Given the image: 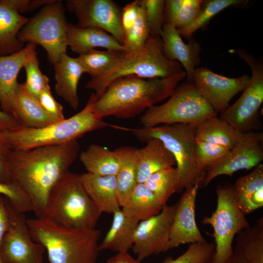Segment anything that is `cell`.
Segmentation results:
<instances>
[{"label": "cell", "mask_w": 263, "mask_h": 263, "mask_svg": "<svg viewBox=\"0 0 263 263\" xmlns=\"http://www.w3.org/2000/svg\"><path fill=\"white\" fill-rule=\"evenodd\" d=\"M125 51L94 49L79 55L77 57L85 73L94 77L103 75L112 68L123 57Z\"/></svg>", "instance_id": "34"}, {"label": "cell", "mask_w": 263, "mask_h": 263, "mask_svg": "<svg viewBox=\"0 0 263 263\" xmlns=\"http://www.w3.org/2000/svg\"><path fill=\"white\" fill-rule=\"evenodd\" d=\"M33 240L45 248L50 263H96L101 231L58 225L45 218L27 219Z\"/></svg>", "instance_id": "3"}, {"label": "cell", "mask_w": 263, "mask_h": 263, "mask_svg": "<svg viewBox=\"0 0 263 263\" xmlns=\"http://www.w3.org/2000/svg\"><path fill=\"white\" fill-rule=\"evenodd\" d=\"M53 65L56 94L72 109H77L79 104L78 84L85 73L82 65L77 57H72L66 53L62 54Z\"/></svg>", "instance_id": "21"}, {"label": "cell", "mask_w": 263, "mask_h": 263, "mask_svg": "<svg viewBox=\"0 0 263 263\" xmlns=\"http://www.w3.org/2000/svg\"><path fill=\"white\" fill-rule=\"evenodd\" d=\"M117 149L121 157V165L116 175V192L120 206L122 207L128 203L137 184L136 176L137 149L121 147Z\"/></svg>", "instance_id": "32"}, {"label": "cell", "mask_w": 263, "mask_h": 263, "mask_svg": "<svg viewBox=\"0 0 263 263\" xmlns=\"http://www.w3.org/2000/svg\"><path fill=\"white\" fill-rule=\"evenodd\" d=\"M7 200L10 225L0 246L2 263H43L44 247L32 238L25 214L16 211Z\"/></svg>", "instance_id": "12"}, {"label": "cell", "mask_w": 263, "mask_h": 263, "mask_svg": "<svg viewBox=\"0 0 263 263\" xmlns=\"http://www.w3.org/2000/svg\"><path fill=\"white\" fill-rule=\"evenodd\" d=\"M215 249V244L207 241L191 244L188 249L177 258H168L163 263H209Z\"/></svg>", "instance_id": "38"}, {"label": "cell", "mask_w": 263, "mask_h": 263, "mask_svg": "<svg viewBox=\"0 0 263 263\" xmlns=\"http://www.w3.org/2000/svg\"><path fill=\"white\" fill-rule=\"evenodd\" d=\"M67 9L77 19V26L95 27L113 36L123 45L124 33L121 22V11L111 0H69Z\"/></svg>", "instance_id": "15"}, {"label": "cell", "mask_w": 263, "mask_h": 263, "mask_svg": "<svg viewBox=\"0 0 263 263\" xmlns=\"http://www.w3.org/2000/svg\"><path fill=\"white\" fill-rule=\"evenodd\" d=\"M139 222L127 215L121 209L113 213L111 226L99 244L100 250L125 252L132 248Z\"/></svg>", "instance_id": "27"}, {"label": "cell", "mask_w": 263, "mask_h": 263, "mask_svg": "<svg viewBox=\"0 0 263 263\" xmlns=\"http://www.w3.org/2000/svg\"><path fill=\"white\" fill-rule=\"evenodd\" d=\"M0 195L7 199L17 211L25 213L34 211L32 202L28 194L16 183L0 182Z\"/></svg>", "instance_id": "39"}, {"label": "cell", "mask_w": 263, "mask_h": 263, "mask_svg": "<svg viewBox=\"0 0 263 263\" xmlns=\"http://www.w3.org/2000/svg\"><path fill=\"white\" fill-rule=\"evenodd\" d=\"M10 225V215L7 200L4 196L0 195V246L2 240ZM0 263H2L0 257Z\"/></svg>", "instance_id": "47"}, {"label": "cell", "mask_w": 263, "mask_h": 263, "mask_svg": "<svg viewBox=\"0 0 263 263\" xmlns=\"http://www.w3.org/2000/svg\"><path fill=\"white\" fill-rule=\"evenodd\" d=\"M183 0H165L164 18V23L172 24L180 11Z\"/></svg>", "instance_id": "48"}, {"label": "cell", "mask_w": 263, "mask_h": 263, "mask_svg": "<svg viewBox=\"0 0 263 263\" xmlns=\"http://www.w3.org/2000/svg\"><path fill=\"white\" fill-rule=\"evenodd\" d=\"M139 8L138 0L132 1L125 5L121 11V22L125 33L134 24L138 16Z\"/></svg>", "instance_id": "45"}, {"label": "cell", "mask_w": 263, "mask_h": 263, "mask_svg": "<svg viewBox=\"0 0 263 263\" xmlns=\"http://www.w3.org/2000/svg\"><path fill=\"white\" fill-rule=\"evenodd\" d=\"M106 263H141L137 259L132 257L128 252H118L110 258Z\"/></svg>", "instance_id": "50"}, {"label": "cell", "mask_w": 263, "mask_h": 263, "mask_svg": "<svg viewBox=\"0 0 263 263\" xmlns=\"http://www.w3.org/2000/svg\"><path fill=\"white\" fill-rule=\"evenodd\" d=\"M77 140L26 150H11L8 168L11 181L29 196L36 217H43L50 193L79 155Z\"/></svg>", "instance_id": "1"}, {"label": "cell", "mask_w": 263, "mask_h": 263, "mask_svg": "<svg viewBox=\"0 0 263 263\" xmlns=\"http://www.w3.org/2000/svg\"><path fill=\"white\" fill-rule=\"evenodd\" d=\"M139 8L137 19L132 27L124 33L123 46L126 51L134 52L145 44L150 33L146 22L143 7L138 0Z\"/></svg>", "instance_id": "37"}, {"label": "cell", "mask_w": 263, "mask_h": 263, "mask_svg": "<svg viewBox=\"0 0 263 263\" xmlns=\"http://www.w3.org/2000/svg\"><path fill=\"white\" fill-rule=\"evenodd\" d=\"M199 185L185 189L179 201L172 224L168 250L185 244H194L206 241L196 222L195 201Z\"/></svg>", "instance_id": "17"}, {"label": "cell", "mask_w": 263, "mask_h": 263, "mask_svg": "<svg viewBox=\"0 0 263 263\" xmlns=\"http://www.w3.org/2000/svg\"><path fill=\"white\" fill-rule=\"evenodd\" d=\"M182 66L164 54L160 36L150 35L144 45L134 52L126 51L120 60L103 75L86 83L85 88L94 91L98 98L109 85L121 77L134 75L144 78H161L181 72Z\"/></svg>", "instance_id": "5"}, {"label": "cell", "mask_w": 263, "mask_h": 263, "mask_svg": "<svg viewBox=\"0 0 263 263\" xmlns=\"http://www.w3.org/2000/svg\"><path fill=\"white\" fill-rule=\"evenodd\" d=\"M229 151L228 149L222 146L195 140V160L199 168L205 172L226 156Z\"/></svg>", "instance_id": "36"}, {"label": "cell", "mask_w": 263, "mask_h": 263, "mask_svg": "<svg viewBox=\"0 0 263 263\" xmlns=\"http://www.w3.org/2000/svg\"><path fill=\"white\" fill-rule=\"evenodd\" d=\"M163 206L144 183H137L122 211L131 218L140 222L158 214Z\"/></svg>", "instance_id": "31"}, {"label": "cell", "mask_w": 263, "mask_h": 263, "mask_svg": "<svg viewBox=\"0 0 263 263\" xmlns=\"http://www.w3.org/2000/svg\"><path fill=\"white\" fill-rule=\"evenodd\" d=\"M5 4L18 13L34 11L52 2L53 0H1Z\"/></svg>", "instance_id": "44"}, {"label": "cell", "mask_w": 263, "mask_h": 263, "mask_svg": "<svg viewBox=\"0 0 263 263\" xmlns=\"http://www.w3.org/2000/svg\"><path fill=\"white\" fill-rule=\"evenodd\" d=\"M80 175L85 190L101 213L113 214L120 209L116 176H99L87 172Z\"/></svg>", "instance_id": "25"}, {"label": "cell", "mask_w": 263, "mask_h": 263, "mask_svg": "<svg viewBox=\"0 0 263 263\" xmlns=\"http://www.w3.org/2000/svg\"><path fill=\"white\" fill-rule=\"evenodd\" d=\"M242 133L217 115L207 118L196 125L195 140L224 146L229 150L238 143Z\"/></svg>", "instance_id": "29"}, {"label": "cell", "mask_w": 263, "mask_h": 263, "mask_svg": "<svg viewBox=\"0 0 263 263\" xmlns=\"http://www.w3.org/2000/svg\"><path fill=\"white\" fill-rule=\"evenodd\" d=\"M68 24L62 1L54 0L29 19L19 33L18 38L23 43L42 46L54 64L67 53Z\"/></svg>", "instance_id": "10"}, {"label": "cell", "mask_w": 263, "mask_h": 263, "mask_svg": "<svg viewBox=\"0 0 263 263\" xmlns=\"http://www.w3.org/2000/svg\"><path fill=\"white\" fill-rule=\"evenodd\" d=\"M10 113L20 127L39 128L59 121L48 113L24 83L19 84Z\"/></svg>", "instance_id": "20"}, {"label": "cell", "mask_w": 263, "mask_h": 263, "mask_svg": "<svg viewBox=\"0 0 263 263\" xmlns=\"http://www.w3.org/2000/svg\"><path fill=\"white\" fill-rule=\"evenodd\" d=\"M217 113L202 97L193 82L178 86L164 103L145 111L140 118L145 127L160 124H187L197 125Z\"/></svg>", "instance_id": "8"}, {"label": "cell", "mask_w": 263, "mask_h": 263, "mask_svg": "<svg viewBox=\"0 0 263 263\" xmlns=\"http://www.w3.org/2000/svg\"><path fill=\"white\" fill-rule=\"evenodd\" d=\"M243 0H211L206 1L197 18L189 25L178 30L181 36L190 37L199 29L204 27L213 17L231 6L245 5Z\"/></svg>", "instance_id": "35"}, {"label": "cell", "mask_w": 263, "mask_h": 263, "mask_svg": "<svg viewBox=\"0 0 263 263\" xmlns=\"http://www.w3.org/2000/svg\"><path fill=\"white\" fill-rule=\"evenodd\" d=\"M142 5L146 22L151 35L160 36L164 24L165 0H139Z\"/></svg>", "instance_id": "41"}, {"label": "cell", "mask_w": 263, "mask_h": 263, "mask_svg": "<svg viewBox=\"0 0 263 263\" xmlns=\"http://www.w3.org/2000/svg\"><path fill=\"white\" fill-rule=\"evenodd\" d=\"M237 204L246 215L263 206V165L238 178L233 185Z\"/></svg>", "instance_id": "26"}, {"label": "cell", "mask_w": 263, "mask_h": 263, "mask_svg": "<svg viewBox=\"0 0 263 263\" xmlns=\"http://www.w3.org/2000/svg\"><path fill=\"white\" fill-rule=\"evenodd\" d=\"M226 263H263V218L239 232Z\"/></svg>", "instance_id": "24"}, {"label": "cell", "mask_w": 263, "mask_h": 263, "mask_svg": "<svg viewBox=\"0 0 263 263\" xmlns=\"http://www.w3.org/2000/svg\"><path fill=\"white\" fill-rule=\"evenodd\" d=\"M101 214L80 174L69 171L51 190L43 217L66 227L93 229Z\"/></svg>", "instance_id": "6"}, {"label": "cell", "mask_w": 263, "mask_h": 263, "mask_svg": "<svg viewBox=\"0 0 263 263\" xmlns=\"http://www.w3.org/2000/svg\"><path fill=\"white\" fill-rule=\"evenodd\" d=\"M67 40L68 47L79 55L97 47L110 50L126 51L124 46L113 36L95 27L80 28L68 23Z\"/></svg>", "instance_id": "23"}, {"label": "cell", "mask_w": 263, "mask_h": 263, "mask_svg": "<svg viewBox=\"0 0 263 263\" xmlns=\"http://www.w3.org/2000/svg\"><path fill=\"white\" fill-rule=\"evenodd\" d=\"M137 149L136 176L137 183H144L154 173L176 165L172 154L159 139L153 138Z\"/></svg>", "instance_id": "22"}, {"label": "cell", "mask_w": 263, "mask_h": 263, "mask_svg": "<svg viewBox=\"0 0 263 263\" xmlns=\"http://www.w3.org/2000/svg\"><path fill=\"white\" fill-rule=\"evenodd\" d=\"M250 67L251 76L246 88L238 99L220 113V118L239 132L244 133L256 130L259 112L263 102V65L244 50H231Z\"/></svg>", "instance_id": "11"}, {"label": "cell", "mask_w": 263, "mask_h": 263, "mask_svg": "<svg viewBox=\"0 0 263 263\" xmlns=\"http://www.w3.org/2000/svg\"><path fill=\"white\" fill-rule=\"evenodd\" d=\"M79 160L87 172L99 176H116L121 165L118 150H111L99 145L92 144L79 154Z\"/></svg>", "instance_id": "30"}, {"label": "cell", "mask_w": 263, "mask_h": 263, "mask_svg": "<svg viewBox=\"0 0 263 263\" xmlns=\"http://www.w3.org/2000/svg\"><path fill=\"white\" fill-rule=\"evenodd\" d=\"M178 203L164 205L158 214L139 222L132 250L142 261L153 255L168 251L172 224Z\"/></svg>", "instance_id": "13"}, {"label": "cell", "mask_w": 263, "mask_h": 263, "mask_svg": "<svg viewBox=\"0 0 263 263\" xmlns=\"http://www.w3.org/2000/svg\"><path fill=\"white\" fill-rule=\"evenodd\" d=\"M163 51L169 60L179 62L185 69L188 82H192L194 71L200 61V46L190 40L185 43L173 24L164 23L160 35Z\"/></svg>", "instance_id": "19"}, {"label": "cell", "mask_w": 263, "mask_h": 263, "mask_svg": "<svg viewBox=\"0 0 263 263\" xmlns=\"http://www.w3.org/2000/svg\"><path fill=\"white\" fill-rule=\"evenodd\" d=\"M19 126L11 114L0 109V131L12 130Z\"/></svg>", "instance_id": "49"}, {"label": "cell", "mask_w": 263, "mask_h": 263, "mask_svg": "<svg viewBox=\"0 0 263 263\" xmlns=\"http://www.w3.org/2000/svg\"><path fill=\"white\" fill-rule=\"evenodd\" d=\"M196 125L187 124L140 127L129 130L139 141L160 140L172 154L176 163L181 191L197 184L200 187L205 175L194 158Z\"/></svg>", "instance_id": "7"}, {"label": "cell", "mask_w": 263, "mask_h": 263, "mask_svg": "<svg viewBox=\"0 0 263 263\" xmlns=\"http://www.w3.org/2000/svg\"><path fill=\"white\" fill-rule=\"evenodd\" d=\"M216 193V208L210 216L204 217L202 223L213 229L215 249L209 263H226L234 238L250 224L237 204L232 185H220Z\"/></svg>", "instance_id": "9"}, {"label": "cell", "mask_w": 263, "mask_h": 263, "mask_svg": "<svg viewBox=\"0 0 263 263\" xmlns=\"http://www.w3.org/2000/svg\"><path fill=\"white\" fill-rule=\"evenodd\" d=\"M144 184L164 206L175 192H180V183L176 167L157 171L150 176Z\"/></svg>", "instance_id": "33"}, {"label": "cell", "mask_w": 263, "mask_h": 263, "mask_svg": "<svg viewBox=\"0 0 263 263\" xmlns=\"http://www.w3.org/2000/svg\"><path fill=\"white\" fill-rule=\"evenodd\" d=\"M11 149L0 138V182H11L8 168V158Z\"/></svg>", "instance_id": "46"}, {"label": "cell", "mask_w": 263, "mask_h": 263, "mask_svg": "<svg viewBox=\"0 0 263 263\" xmlns=\"http://www.w3.org/2000/svg\"><path fill=\"white\" fill-rule=\"evenodd\" d=\"M186 77L183 70L166 78H144L134 75L121 77L95 98L93 110L98 117L103 119L108 116L133 117L169 98Z\"/></svg>", "instance_id": "2"}, {"label": "cell", "mask_w": 263, "mask_h": 263, "mask_svg": "<svg viewBox=\"0 0 263 263\" xmlns=\"http://www.w3.org/2000/svg\"><path fill=\"white\" fill-rule=\"evenodd\" d=\"M38 55L30 60L24 66L26 80L24 83L28 91L38 98L45 89L50 88L49 79L40 70Z\"/></svg>", "instance_id": "40"}, {"label": "cell", "mask_w": 263, "mask_h": 263, "mask_svg": "<svg viewBox=\"0 0 263 263\" xmlns=\"http://www.w3.org/2000/svg\"><path fill=\"white\" fill-rule=\"evenodd\" d=\"M38 99L45 111L56 120L61 121L65 118L63 106L55 99L51 93L50 88L43 90Z\"/></svg>", "instance_id": "43"}, {"label": "cell", "mask_w": 263, "mask_h": 263, "mask_svg": "<svg viewBox=\"0 0 263 263\" xmlns=\"http://www.w3.org/2000/svg\"><path fill=\"white\" fill-rule=\"evenodd\" d=\"M263 134L252 131L243 133L237 145L219 162L207 169L200 187H206L220 175L231 176L240 170H249L263 160Z\"/></svg>", "instance_id": "14"}, {"label": "cell", "mask_w": 263, "mask_h": 263, "mask_svg": "<svg viewBox=\"0 0 263 263\" xmlns=\"http://www.w3.org/2000/svg\"><path fill=\"white\" fill-rule=\"evenodd\" d=\"M250 76L231 78L205 67L195 69L192 82L202 97L217 113L228 107L231 100L247 86Z\"/></svg>", "instance_id": "16"}, {"label": "cell", "mask_w": 263, "mask_h": 263, "mask_svg": "<svg viewBox=\"0 0 263 263\" xmlns=\"http://www.w3.org/2000/svg\"><path fill=\"white\" fill-rule=\"evenodd\" d=\"M37 55L36 45L28 43L16 53L0 56V104L3 112L10 113L11 104L19 84L18 77L20 70Z\"/></svg>", "instance_id": "18"}, {"label": "cell", "mask_w": 263, "mask_h": 263, "mask_svg": "<svg viewBox=\"0 0 263 263\" xmlns=\"http://www.w3.org/2000/svg\"><path fill=\"white\" fill-rule=\"evenodd\" d=\"M203 3L202 0H183L181 8L172 24L178 30L189 25L200 14Z\"/></svg>", "instance_id": "42"}, {"label": "cell", "mask_w": 263, "mask_h": 263, "mask_svg": "<svg viewBox=\"0 0 263 263\" xmlns=\"http://www.w3.org/2000/svg\"><path fill=\"white\" fill-rule=\"evenodd\" d=\"M94 94L90 95L85 106L68 118L39 128L19 127L0 131V139L13 150H26L38 147L60 145L70 142L85 133L109 126L93 110Z\"/></svg>", "instance_id": "4"}, {"label": "cell", "mask_w": 263, "mask_h": 263, "mask_svg": "<svg viewBox=\"0 0 263 263\" xmlns=\"http://www.w3.org/2000/svg\"><path fill=\"white\" fill-rule=\"evenodd\" d=\"M29 19L0 0V56L16 53L24 47L18 35Z\"/></svg>", "instance_id": "28"}]
</instances>
